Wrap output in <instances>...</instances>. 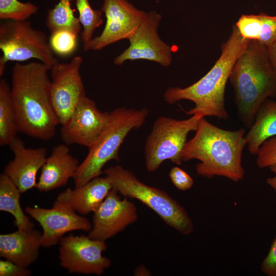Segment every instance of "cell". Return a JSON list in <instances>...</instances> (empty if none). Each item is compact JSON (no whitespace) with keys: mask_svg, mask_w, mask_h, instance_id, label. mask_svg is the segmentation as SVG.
Returning <instances> with one entry per match:
<instances>
[{"mask_svg":"<svg viewBox=\"0 0 276 276\" xmlns=\"http://www.w3.org/2000/svg\"><path fill=\"white\" fill-rule=\"evenodd\" d=\"M48 70L40 62L16 63L10 88L18 131L45 141L54 136L59 124L51 100Z\"/></svg>","mask_w":276,"mask_h":276,"instance_id":"obj_1","label":"cell"},{"mask_svg":"<svg viewBox=\"0 0 276 276\" xmlns=\"http://www.w3.org/2000/svg\"><path fill=\"white\" fill-rule=\"evenodd\" d=\"M194 136L187 141L182 152L183 162L200 161L196 166L198 175L208 179L215 176L233 181L243 179L242 152L246 145L245 130L232 131L219 128L201 118Z\"/></svg>","mask_w":276,"mask_h":276,"instance_id":"obj_2","label":"cell"},{"mask_svg":"<svg viewBox=\"0 0 276 276\" xmlns=\"http://www.w3.org/2000/svg\"><path fill=\"white\" fill-rule=\"evenodd\" d=\"M250 40L241 35L236 25L221 46V55L211 69L200 79L184 88H168L164 95L165 101L172 104L182 100L193 102L195 106L186 113L199 114L203 117H215L227 120L228 114L225 105V90L232 69Z\"/></svg>","mask_w":276,"mask_h":276,"instance_id":"obj_3","label":"cell"},{"mask_svg":"<svg viewBox=\"0 0 276 276\" xmlns=\"http://www.w3.org/2000/svg\"><path fill=\"white\" fill-rule=\"evenodd\" d=\"M228 80L238 116L250 128L263 102L267 98L276 99V71L267 47L258 40H250L236 61Z\"/></svg>","mask_w":276,"mask_h":276,"instance_id":"obj_4","label":"cell"},{"mask_svg":"<svg viewBox=\"0 0 276 276\" xmlns=\"http://www.w3.org/2000/svg\"><path fill=\"white\" fill-rule=\"evenodd\" d=\"M149 111L141 109L119 107L110 112L108 121L103 132L79 164L73 178L75 188H79L103 172L104 166L111 160L119 161L120 146L128 133L141 127Z\"/></svg>","mask_w":276,"mask_h":276,"instance_id":"obj_5","label":"cell"},{"mask_svg":"<svg viewBox=\"0 0 276 276\" xmlns=\"http://www.w3.org/2000/svg\"><path fill=\"white\" fill-rule=\"evenodd\" d=\"M103 173L120 194L139 200L181 234L188 236L193 233V222L187 212L167 192L143 183L132 172L120 165L111 166Z\"/></svg>","mask_w":276,"mask_h":276,"instance_id":"obj_6","label":"cell"},{"mask_svg":"<svg viewBox=\"0 0 276 276\" xmlns=\"http://www.w3.org/2000/svg\"><path fill=\"white\" fill-rule=\"evenodd\" d=\"M0 76L8 61L39 60L49 70L58 61L45 33L27 20H3L0 25Z\"/></svg>","mask_w":276,"mask_h":276,"instance_id":"obj_7","label":"cell"},{"mask_svg":"<svg viewBox=\"0 0 276 276\" xmlns=\"http://www.w3.org/2000/svg\"><path fill=\"white\" fill-rule=\"evenodd\" d=\"M203 117L195 114L188 119L159 117L154 122L144 147L145 167L155 171L166 160L177 165L182 163V152L191 131H196Z\"/></svg>","mask_w":276,"mask_h":276,"instance_id":"obj_8","label":"cell"},{"mask_svg":"<svg viewBox=\"0 0 276 276\" xmlns=\"http://www.w3.org/2000/svg\"><path fill=\"white\" fill-rule=\"evenodd\" d=\"M83 61L74 57L68 63L57 62L51 68V96L59 124H65L86 96L80 73Z\"/></svg>","mask_w":276,"mask_h":276,"instance_id":"obj_9","label":"cell"},{"mask_svg":"<svg viewBox=\"0 0 276 276\" xmlns=\"http://www.w3.org/2000/svg\"><path fill=\"white\" fill-rule=\"evenodd\" d=\"M59 244L60 265L70 273L100 275L111 265V260L102 255L107 249L105 241L71 234Z\"/></svg>","mask_w":276,"mask_h":276,"instance_id":"obj_10","label":"cell"},{"mask_svg":"<svg viewBox=\"0 0 276 276\" xmlns=\"http://www.w3.org/2000/svg\"><path fill=\"white\" fill-rule=\"evenodd\" d=\"M162 16L155 11L147 14L133 35L128 39L129 47L117 56L115 65H121L126 61L147 60L169 66L172 60V48L159 37L157 30Z\"/></svg>","mask_w":276,"mask_h":276,"instance_id":"obj_11","label":"cell"},{"mask_svg":"<svg viewBox=\"0 0 276 276\" xmlns=\"http://www.w3.org/2000/svg\"><path fill=\"white\" fill-rule=\"evenodd\" d=\"M101 10L106 17L105 25L101 33L93 38L89 50H101L120 40L129 39L147 14L127 0H103Z\"/></svg>","mask_w":276,"mask_h":276,"instance_id":"obj_12","label":"cell"},{"mask_svg":"<svg viewBox=\"0 0 276 276\" xmlns=\"http://www.w3.org/2000/svg\"><path fill=\"white\" fill-rule=\"evenodd\" d=\"M114 188L94 212L92 227L88 236L105 241L134 223L138 218L137 208L127 197L121 199Z\"/></svg>","mask_w":276,"mask_h":276,"instance_id":"obj_13","label":"cell"},{"mask_svg":"<svg viewBox=\"0 0 276 276\" xmlns=\"http://www.w3.org/2000/svg\"><path fill=\"white\" fill-rule=\"evenodd\" d=\"M109 112H101L87 97L75 108L67 122L61 126V138L67 145L78 144L90 148L105 127Z\"/></svg>","mask_w":276,"mask_h":276,"instance_id":"obj_14","label":"cell"},{"mask_svg":"<svg viewBox=\"0 0 276 276\" xmlns=\"http://www.w3.org/2000/svg\"><path fill=\"white\" fill-rule=\"evenodd\" d=\"M25 212L42 228L41 246L49 247L59 243L63 235L73 231L89 232L92 224L85 217L63 206L52 209L27 206Z\"/></svg>","mask_w":276,"mask_h":276,"instance_id":"obj_15","label":"cell"},{"mask_svg":"<svg viewBox=\"0 0 276 276\" xmlns=\"http://www.w3.org/2000/svg\"><path fill=\"white\" fill-rule=\"evenodd\" d=\"M14 157L5 166L8 176L21 193L36 187V175L47 160L44 148H26L24 142L16 136L8 145Z\"/></svg>","mask_w":276,"mask_h":276,"instance_id":"obj_16","label":"cell"},{"mask_svg":"<svg viewBox=\"0 0 276 276\" xmlns=\"http://www.w3.org/2000/svg\"><path fill=\"white\" fill-rule=\"evenodd\" d=\"M112 188L106 176L97 177L74 190L67 188L59 194L53 206L65 207L82 215L94 213Z\"/></svg>","mask_w":276,"mask_h":276,"instance_id":"obj_17","label":"cell"},{"mask_svg":"<svg viewBox=\"0 0 276 276\" xmlns=\"http://www.w3.org/2000/svg\"><path fill=\"white\" fill-rule=\"evenodd\" d=\"M79 165L78 160L71 154L67 145L54 146L41 168L36 188L40 192H46L66 185Z\"/></svg>","mask_w":276,"mask_h":276,"instance_id":"obj_18","label":"cell"},{"mask_svg":"<svg viewBox=\"0 0 276 276\" xmlns=\"http://www.w3.org/2000/svg\"><path fill=\"white\" fill-rule=\"evenodd\" d=\"M41 236L33 228L0 235V256L22 267L35 262L41 246Z\"/></svg>","mask_w":276,"mask_h":276,"instance_id":"obj_19","label":"cell"},{"mask_svg":"<svg viewBox=\"0 0 276 276\" xmlns=\"http://www.w3.org/2000/svg\"><path fill=\"white\" fill-rule=\"evenodd\" d=\"M276 136V100L267 98L259 107L254 124L245 135L249 153L257 155L262 144Z\"/></svg>","mask_w":276,"mask_h":276,"instance_id":"obj_20","label":"cell"},{"mask_svg":"<svg viewBox=\"0 0 276 276\" xmlns=\"http://www.w3.org/2000/svg\"><path fill=\"white\" fill-rule=\"evenodd\" d=\"M20 192L11 179L4 173L0 175V210L14 218V224L19 229L33 228L34 224L21 208Z\"/></svg>","mask_w":276,"mask_h":276,"instance_id":"obj_21","label":"cell"},{"mask_svg":"<svg viewBox=\"0 0 276 276\" xmlns=\"http://www.w3.org/2000/svg\"><path fill=\"white\" fill-rule=\"evenodd\" d=\"M18 131L17 119L10 96V87L0 80V145H9Z\"/></svg>","mask_w":276,"mask_h":276,"instance_id":"obj_22","label":"cell"},{"mask_svg":"<svg viewBox=\"0 0 276 276\" xmlns=\"http://www.w3.org/2000/svg\"><path fill=\"white\" fill-rule=\"evenodd\" d=\"M74 0H59L48 11L45 24L51 33L61 30L71 31L78 35L81 25L71 7Z\"/></svg>","mask_w":276,"mask_h":276,"instance_id":"obj_23","label":"cell"},{"mask_svg":"<svg viewBox=\"0 0 276 276\" xmlns=\"http://www.w3.org/2000/svg\"><path fill=\"white\" fill-rule=\"evenodd\" d=\"M79 20L83 27L81 38L85 51L89 50L95 30L103 24L101 10H95L88 0H76Z\"/></svg>","mask_w":276,"mask_h":276,"instance_id":"obj_24","label":"cell"},{"mask_svg":"<svg viewBox=\"0 0 276 276\" xmlns=\"http://www.w3.org/2000/svg\"><path fill=\"white\" fill-rule=\"evenodd\" d=\"M37 11V6L31 2L0 0V18L2 20H27Z\"/></svg>","mask_w":276,"mask_h":276,"instance_id":"obj_25","label":"cell"},{"mask_svg":"<svg viewBox=\"0 0 276 276\" xmlns=\"http://www.w3.org/2000/svg\"><path fill=\"white\" fill-rule=\"evenodd\" d=\"M77 36L67 30H58L51 33L49 43L54 52L60 56H68L76 48Z\"/></svg>","mask_w":276,"mask_h":276,"instance_id":"obj_26","label":"cell"},{"mask_svg":"<svg viewBox=\"0 0 276 276\" xmlns=\"http://www.w3.org/2000/svg\"><path fill=\"white\" fill-rule=\"evenodd\" d=\"M243 38L259 40L262 27L260 14H242L235 24Z\"/></svg>","mask_w":276,"mask_h":276,"instance_id":"obj_27","label":"cell"},{"mask_svg":"<svg viewBox=\"0 0 276 276\" xmlns=\"http://www.w3.org/2000/svg\"><path fill=\"white\" fill-rule=\"evenodd\" d=\"M256 164L259 168H268L276 164V136L265 141L257 154Z\"/></svg>","mask_w":276,"mask_h":276,"instance_id":"obj_28","label":"cell"},{"mask_svg":"<svg viewBox=\"0 0 276 276\" xmlns=\"http://www.w3.org/2000/svg\"><path fill=\"white\" fill-rule=\"evenodd\" d=\"M262 19L261 31L259 41L269 47L276 41V15L260 13Z\"/></svg>","mask_w":276,"mask_h":276,"instance_id":"obj_29","label":"cell"},{"mask_svg":"<svg viewBox=\"0 0 276 276\" xmlns=\"http://www.w3.org/2000/svg\"><path fill=\"white\" fill-rule=\"evenodd\" d=\"M169 176L173 185L180 191L188 190L194 185L192 177L185 171L177 166L171 169Z\"/></svg>","mask_w":276,"mask_h":276,"instance_id":"obj_30","label":"cell"},{"mask_svg":"<svg viewBox=\"0 0 276 276\" xmlns=\"http://www.w3.org/2000/svg\"><path fill=\"white\" fill-rule=\"evenodd\" d=\"M31 271L28 267H22L9 261H0L1 276H29Z\"/></svg>","mask_w":276,"mask_h":276,"instance_id":"obj_31","label":"cell"},{"mask_svg":"<svg viewBox=\"0 0 276 276\" xmlns=\"http://www.w3.org/2000/svg\"><path fill=\"white\" fill-rule=\"evenodd\" d=\"M261 271L268 276H276V237L261 263Z\"/></svg>","mask_w":276,"mask_h":276,"instance_id":"obj_32","label":"cell"},{"mask_svg":"<svg viewBox=\"0 0 276 276\" xmlns=\"http://www.w3.org/2000/svg\"><path fill=\"white\" fill-rule=\"evenodd\" d=\"M268 168L274 174V176L267 178L266 181L267 184L276 193V164L270 166Z\"/></svg>","mask_w":276,"mask_h":276,"instance_id":"obj_33","label":"cell"},{"mask_svg":"<svg viewBox=\"0 0 276 276\" xmlns=\"http://www.w3.org/2000/svg\"><path fill=\"white\" fill-rule=\"evenodd\" d=\"M267 48L269 60L276 71V41Z\"/></svg>","mask_w":276,"mask_h":276,"instance_id":"obj_34","label":"cell"},{"mask_svg":"<svg viewBox=\"0 0 276 276\" xmlns=\"http://www.w3.org/2000/svg\"><path fill=\"white\" fill-rule=\"evenodd\" d=\"M151 274L150 270L143 265L137 266L134 270V275L137 276H148Z\"/></svg>","mask_w":276,"mask_h":276,"instance_id":"obj_35","label":"cell"}]
</instances>
